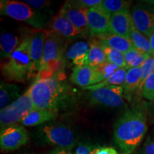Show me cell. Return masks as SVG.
<instances>
[{
    "instance_id": "6da1fadb",
    "label": "cell",
    "mask_w": 154,
    "mask_h": 154,
    "mask_svg": "<svg viewBox=\"0 0 154 154\" xmlns=\"http://www.w3.org/2000/svg\"><path fill=\"white\" fill-rule=\"evenodd\" d=\"M146 131L147 124L143 113L136 109H130L116 122L113 137L122 151L131 153L139 146Z\"/></svg>"
},
{
    "instance_id": "7a4b0ae2",
    "label": "cell",
    "mask_w": 154,
    "mask_h": 154,
    "mask_svg": "<svg viewBox=\"0 0 154 154\" xmlns=\"http://www.w3.org/2000/svg\"><path fill=\"white\" fill-rule=\"evenodd\" d=\"M63 88L60 78L57 74L49 76H38L27 91L35 109L58 111Z\"/></svg>"
},
{
    "instance_id": "3957f363",
    "label": "cell",
    "mask_w": 154,
    "mask_h": 154,
    "mask_svg": "<svg viewBox=\"0 0 154 154\" xmlns=\"http://www.w3.org/2000/svg\"><path fill=\"white\" fill-rule=\"evenodd\" d=\"M2 72L7 80L22 82L31 76L30 37L24 38L9 60L2 65Z\"/></svg>"
},
{
    "instance_id": "277c9868",
    "label": "cell",
    "mask_w": 154,
    "mask_h": 154,
    "mask_svg": "<svg viewBox=\"0 0 154 154\" xmlns=\"http://www.w3.org/2000/svg\"><path fill=\"white\" fill-rule=\"evenodd\" d=\"M0 2V11L2 15L26 22L37 29L44 27L43 20L26 3L10 0H2Z\"/></svg>"
},
{
    "instance_id": "5b68a950",
    "label": "cell",
    "mask_w": 154,
    "mask_h": 154,
    "mask_svg": "<svg viewBox=\"0 0 154 154\" xmlns=\"http://www.w3.org/2000/svg\"><path fill=\"white\" fill-rule=\"evenodd\" d=\"M35 109L32 98L26 91L18 99L2 109L0 112V123L4 127L17 124Z\"/></svg>"
},
{
    "instance_id": "8992f818",
    "label": "cell",
    "mask_w": 154,
    "mask_h": 154,
    "mask_svg": "<svg viewBox=\"0 0 154 154\" xmlns=\"http://www.w3.org/2000/svg\"><path fill=\"white\" fill-rule=\"evenodd\" d=\"M63 51L64 44L60 35L57 33H47L44 43L39 73L50 71L51 68L60 62L62 59Z\"/></svg>"
},
{
    "instance_id": "52a82bcc",
    "label": "cell",
    "mask_w": 154,
    "mask_h": 154,
    "mask_svg": "<svg viewBox=\"0 0 154 154\" xmlns=\"http://www.w3.org/2000/svg\"><path fill=\"white\" fill-rule=\"evenodd\" d=\"M44 140L62 149H72L76 143L75 134L62 124L47 125L42 128Z\"/></svg>"
},
{
    "instance_id": "ba28073f",
    "label": "cell",
    "mask_w": 154,
    "mask_h": 154,
    "mask_svg": "<svg viewBox=\"0 0 154 154\" xmlns=\"http://www.w3.org/2000/svg\"><path fill=\"white\" fill-rule=\"evenodd\" d=\"M27 131L21 125L14 124L4 127L0 134V147L4 151L18 149L28 142Z\"/></svg>"
},
{
    "instance_id": "9c48e42d",
    "label": "cell",
    "mask_w": 154,
    "mask_h": 154,
    "mask_svg": "<svg viewBox=\"0 0 154 154\" xmlns=\"http://www.w3.org/2000/svg\"><path fill=\"white\" fill-rule=\"evenodd\" d=\"M122 86H110L94 90L90 93V99L96 104L109 107H120L124 103Z\"/></svg>"
},
{
    "instance_id": "30bf717a",
    "label": "cell",
    "mask_w": 154,
    "mask_h": 154,
    "mask_svg": "<svg viewBox=\"0 0 154 154\" xmlns=\"http://www.w3.org/2000/svg\"><path fill=\"white\" fill-rule=\"evenodd\" d=\"M131 16L138 32L150 38L154 33V6L136 5L133 7Z\"/></svg>"
},
{
    "instance_id": "8fae6325",
    "label": "cell",
    "mask_w": 154,
    "mask_h": 154,
    "mask_svg": "<svg viewBox=\"0 0 154 154\" xmlns=\"http://www.w3.org/2000/svg\"><path fill=\"white\" fill-rule=\"evenodd\" d=\"M109 19L110 16L100 9L98 6L88 9V33L96 37L111 33Z\"/></svg>"
},
{
    "instance_id": "7c38bea8",
    "label": "cell",
    "mask_w": 154,
    "mask_h": 154,
    "mask_svg": "<svg viewBox=\"0 0 154 154\" xmlns=\"http://www.w3.org/2000/svg\"><path fill=\"white\" fill-rule=\"evenodd\" d=\"M109 21L111 33L130 39L134 22L128 9L111 15Z\"/></svg>"
},
{
    "instance_id": "4fadbf2b",
    "label": "cell",
    "mask_w": 154,
    "mask_h": 154,
    "mask_svg": "<svg viewBox=\"0 0 154 154\" xmlns=\"http://www.w3.org/2000/svg\"><path fill=\"white\" fill-rule=\"evenodd\" d=\"M61 12L64 14L74 26L82 33L86 34L88 33L87 9L76 7L66 2L61 9Z\"/></svg>"
},
{
    "instance_id": "5bb4252c",
    "label": "cell",
    "mask_w": 154,
    "mask_h": 154,
    "mask_svg": "<svg viewBox=\"0 0 154 154\" xmlns=\"http://www.w3.org/2000/svg\"><path fill=\"white\" fill-rule=\"evenodd\" d=\"M47 34V33L45 32H38L30 37V57L32 61L31 76L34 73L39 72Z\"/></svg>"
},
{
    "instance_id": "9a60e30c",
    "label": "cell",
    "mask_w": 154,
    "mask_h": 154,
    "mask_svg": "<svg viewBox=\"0 0 154 154\" xmlns=\"http://www.w3.org/2000/svg\"><path fill=\"white\" fill-rule=\"evenodd\" d=\"M50 27L56 33L66 38H72L79 36L82 33L74 26L69 19L59 12L54 17L50 22Z\"/></svg>"
},
{
    "instance_id": "2e32d148",
    "label": "cell",
    "mask_w": 154,
    "mask_h": 154,
    "mask_svg": "<svg viewBox=\"0 0 154 154\" xmlns=\"http://www.w3.org/2000/svg\"><path fill=\"white\" fill-rule=\"evenodd\" d=\"M94 68L86 65H83L74 67L71 74L70 80L76 85L85 88L94 85Z\"/></svg>"
},
{
    "instance_id": "e0dca14e",
    "label": "cell",
    "mask_w": 154,
    "mask_h": 154,
    "mask_svg": "<svg viewBox=\"0 0 154 154\" xmlns=\"http://www.w3.org/2000/svg\"><path fill=\"white\" fill-rule=\"evenodd\" d=\"M96 38L101 44L124 54L134 47L129 38L116 35L112 33L97 36Z\"/></svg>"
},
{
    "instance_id": "ac0fdd59",
    "label": "cell",
    "mask_w": 154,
    "mask_h": 154,
    "mask_svg": "<svg viewBox=\"0 0 154 154\" xmlns=\"http://www.w3.org/2000/svg\"><path fill=\"white\" fill-rule=\"evenodd\" d=\"M57 111L34 109L23 119L21 124L26 126H36L52 121L57 118Z\"/></svg>"
},
{
    "instance_id": "d6986e66",
    "label": "cell",
    "mask_w": 154,
    "mask_h": 154,
    "mask_svg": "<svg viewBox=\"0 0 154 154\" xmlns=\"http://www.w3.org/2000/svg\"><path fill=\"white\" fill-rule=\"evenodd\" d=\"M90 44L85 42H78L69 48L66 54V57L72 61L73 64L77 66L85 65Z\"/></svg>"
},
{
    "instance_id": "ffe728a7",
    "label": "cell",
    "mask_w": 154,
    "mask_h": 154,
    "mask_svg": "<svg viewBox=\"0 0 154 154\" xmlns=\"http://www.w3.org/2000/svg\"><path fill=\"white\" fill-rule=\"evenodd\" d=\"M22 42L18 36L12 33H4L0 37V47H1V59H5L11 57Z\"/></svg>"
},
{
    "instance_id": "44dd1931",
    "label": "cell",
    "mask_w": 154,
    "mask_h": 154,
    "mask_svg": "<svg viewBox=\"0 0 154 154\" xmlns=\"http://www.w3.org/2000/svg\"><path fill=\"white\" fill-rule=\"evenodd\" d=\"M20 89L15 84H6L2 82L0 86V108L5 109L7 106L11 104L17 100L19 96Z\"/></svg>"
},
{
    "instance_id": "7402d4cb",
    "label": "cell",
    "mask_w": 154,
    "mask_h": 154,
    "mask_svg": "<svg viewBox=\"0 0 154 154\" xmlns=\"http://www.w3.org/2000/svg\"><path fill=\"white\" fill-rule=\"evenodd\" d=\"M106 61V57L101 44L97 40H94L90 44V48L88 50L85 65L94 68Z\"/></svg>"
},
{
    "instance_id": "603a6c76",
    "label": "cell",
    "mask_w": 154,
    "mask_h": 154,
    "mask_svg": "<svg viewBox=\"0 0 154 154\" xmlns=\"http://www.w3.org/2000/svg\"><path fill=\"white\" fill-rule=\"evenodd\" d=\"M127 70L128 69L126 68H119L114 74H113L106 80L103 81L102 82L98 83V84H94V85L83 88V89L94 91V90L106 87V86H123L125 82V80H126Z\"/></svg>"
},
{
    "instance_id": "cb8c5ba5",
    "label": "cell",
    "mask_w": 154,
    "mask_h": 154,
    "mask_svg": "<svg viewBox=\"0 0 154 154\" xmlns=\"http://www.w3.org/2000/svg\"><path fill=\"white\" fill-rule=\"evenodd\" d=\"M141 79L140 67L131 68L127 70L126 80L123 85V88L126 94H131L136 90L139 89L140 82Z\"/></svg>"
},
{
    "instance_id": "d4e9b609",
    "label": "cell",
    "mask_w": 154,
    "mask_h": 154,
    "mask_svg": "<svg viewBox=\"0 0 154 154\" xmlns=\"http://www.w3.org/2000/svg\"><path fill=\"white\" fill-rule=\"evenodd\" d=\"M124 57L126 63V68L129 69L131 68L140 67L142 64L151 57V55L149 54L141 52L135 47H133L131 49L124 54Z\"/></svg>"
},
{
    "instance_id": "484cf974",
    "label": "cell",
    "mask_w": 154,
    "mask_h": 154,
    "mask_svg": "<svg viewBox=\"0 0 154 154\" xmlns=\"http://www.w3.org/2000/svg\"><path fill=\"white\" fill-rule=\"evenodd\" d=\"M130 39L132 42L134 47L143 53L149 54L151 56V47L150 41L143 34L138 32L134 24L131 31Z\"/></svg>"
},
{
    "instance_id": "4316f807",
    "label": "cell",
    "mask_w": 154,
    "mask_h": 154,
    "mask_svg": "<svg viewBox=\"0 0 154 154\" xmlns=\"http://www.w3.org/2000/svg\"><path fill=\"white\" fill-rule=\"evenodd\" d=\"M130 2L122 0H104L98 6L100 9L111 16L116 13L128 9Z\"/></svg>"
},
{
    "instance_id": "83f0119b",
    "label": "cell",
    "mask_w": 154,
    "mask_h": 154,
    "mask_svg": "<svg viewBox=\"0 0 154 154\" xmlns=\"http://www.w3.org/2000/svg\"><path fill=\"white\" fill-rule=\"evenodd\" d=\"M119 67L112 63L106 61L102 64L94 67L95 76H94V84L102 82L116 72Z\"/></svg>"
},
{
    "instance_id": "f1b7e54d",
    "label": "cell",
    "mask_w": 154,
    "mask_h": 154,
    "mask_svg": "<svg viewBox=\"0 0 154 154\" xmlns=\"http://www.w3.org/2000/svg\"><path fill=\"white\" fill-rule=\"evenodd\" d=\"M99 43L101 44V47L103 48V51H104L107 61L116 65L119 68H126V61H125V57L124 53L120 52V51H117V50H115L112 49V48L107 47V46L104 45V44H101V42H99Z\"/></svg>"
},
{
    "instance_id": "f546056e",
    "label": "cell",
    "mask_w": 154,
    "mask_h": 154,
    "mask_svg": "<svg viewBox=\"0 0 154 154\" xmlns=\"http://www.w3.org/2000/svg\"><path fill=\"white\" fill-rule=\"evenodd\" d=\"M141 69V79L140 82L139 90L142 89L146 80L154 72V57H150L140 66Z\"/></svg>"
},
{
    "instance_id": "4dcf8cb0",
    "label": "cell",
    "mask_w": 154,
    "mask_h": 154,
    "mask_svg": "<svg viewBox=\"0 0 154 154\" xmlns=\"http://www.w3.org/2000/svg\"><path fill=\"white\" fill-rule=\"evenodd\" d=\"M141 91L142 95L145 99L154 101V72L146 80Z\"/></svg>"
},
{
    "instance_id": "1f68e13d",
    "label": "cell",
    "mask_w": 154,
    "mask_h": 154,
    "mask_svg": "<svg viewBox=\"0 0 154 154\" xmlns=\"http://www.w3.org/2000/svg\"><path fill=\"white\" fill-rule=\"evenodd\" d=\"M101 2V0H80V1H72L70 4L76 7L89 9L97 7Z\"/></svg>"
},
{
    "instance_id": "d6a6232c",
    "label": "cell",
    "mask_w": 154,
    "mask_h": 154,
    "mask_svg": "<svg viewBox=\"0 0 154 154\" xmlns=\"http://www.w3.org/2000/svg\"><path fill=\"white\" fill-rule=\"evenodd\" d=\"M28 6L32 9H41L49 5V2L42 1V0H26L24 1Z\"/></svg>"
},
{
    "instance_id": "836d02e7",
    "label": "cell",
    "mask_w": 154,
    "mask_h": 154,
    "mask_svg": "<svg viewBox=\"0 0 154 154\" xmlns=\"http://www.w3.org/2000/svg\"><path fill=\"white\" fill-rule=\"evenodd\" d=\"M93 154H118L117 151L112 147H101L94 149Z\"/></svg>"
},
{
    "instance_id": "e575fe53",
    "label": "cell",
    "mask_w": 154,
    "mask_h": 154,
    "mask_svg": "<svg viewBox=\"0 0 154 154\" xmlns=\"http://www.w3.org/2000/svg\"><path fill=\"white\" fill-rule=\"evenodd\" d=\"M93 151L94 150H91L90 146L82 144V145H80L78 148H77L76 153V154H93Z\"/></svg>"
},
{
    "instance_id": "d590c367",
    "label": "cell",
    "mask_w": 154,
    "mask_h": 154,
    "mask_svg": "<svg viewBox=\"0 0 154 154\" xmlns=\"http://www.w3.org/2000/svg\"><path fill=\"white\" fill-rule=\"evenodd\" d=\"M144 154H154V140H148L144 147Z\"/></svg>"
},
{
    "instance_id": "8d00e7d4",
    "label": "cell",
    "mask_w": 154,
    "mask_h": 154,
    "mask_svg": "<svg viewBox=\"0 0 154 154\" xmlns=\"http://www.w3.org/2000/svg\"><path fill=\"white\" fill-rule=\"evenodd\" d=\"M49 154H70V153H66L64 149H60V148H57V149L51 151Z\"/></svg>"
},
{
    "instance_id": "74e56055",
    "label": "cell",
    "mask_w": 154,
    "mask_h": 154,
    "mask_svg": "<svg viewBox=\"0 0 154 154\" xmlns=\"http://www.w3.org/2000/svg\"><path fill=\"white\" fill-rule=\"evenodd\" d=\"M149 41L151 47V57H154V33L150 36Z\"/></svg>"
},
{
    "instance_id": "f35d334b",
    "label": "cell",
    "mask_w": 154,
    "mask_h": 154,
    "mask_svg": "<svg viewBox=\"0 0 154 154\" xmlns=\"http://www.w3.org/2000/svg\"><path fill=\"white\" fill-rule=\"evenodd\" d=\"M121 154H131V153H121Z\"/></svg>"
},
{
    "instance_id": "ab89813d",
    "label": "cell",
    "mask_w": 154,
    "mask_h": 154,
    "mask_svg": "<svg viewBox=\"0 0 154 154\" xmlns=\"http://www.w3.org/2000/svg\"><path fill=\"white\" fill-rule=\"evenodd\" d=\"M70 154H71V153H70ZM75 154H76V153H75Z\"/></svg>"
},
{
    "instance_id": "60d3db41",
    "label": "cell",
    "mask_w": 154,
    "mask_h": 154,
    "mask_svg": "<svg viewBox=\"0 0 154 154\" xmlns=\"http://www.w3.org/2000/svg\"></svg>"
}]
</instances>
